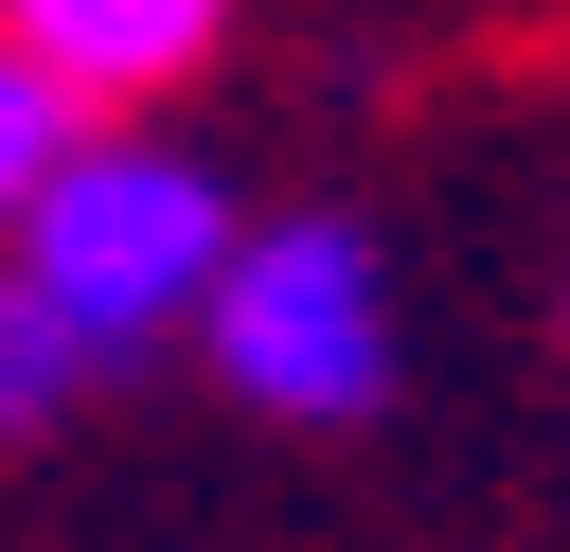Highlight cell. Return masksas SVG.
<instances>
[{
  "label": "cell",
  "instance_id": "4",
  "mask_svg": "<svg viewBox=\"0 0 570 552\" xmlns=\"http://www.w3.org/2000/svg\"><path fill=\"white\" fill-rule=\"evenodd\" d=\"M71 392H89V356H71V321L0 267V445H36V427H71Z\"/></svg>",
  "mask_w": 570,
  "mask_h": 552
},
{
  "label": "cell",
  "instance_id": "1",
  "mask_svg": "<svg viewBox=\"0 0 570 552\" xmlns=\"http://www.w3.org/2000/svg\"><path fill=\"white\" fill-rule=\"evenodd\" d=\"M0 267L71 321V356H89V374H125V356L196 338L214 267H232V178H214V160H178V142H142V125H71V142L36 160V196H18Z\"/></svg>",
  "mask_w": 570,
  "mask_h": 552
},
{
  "label": "cell",
  "instance_id": "5",
  "mask_svg": "<svg viewBox=\"0 0 570 552\" xmlns=\"http://www.w3.org/2000/svg\"><path fill=\"white\" fill-rule=\"evenodd\" d=\"M53 142H71V107L0 53V231H18V196H36V160H53Z\"/></svg>",
  "mask_w": 570,
  "mask_h": 552
},
{
  "label": "cell",
  "instance_id": "2",
  "mask_svg": "<svg viewBox=\"0 0 570 552\" xmlns=\"http://www.w3.org/2000/svg\"><path fill=\"white\" fill-rule=\"evenodd\" d=\"M196 338H214V374H232L249 410H285V427H356V410L392 392V267H374V231H356V214L232 231V267H214Z\"/></svg>",
  "mask_w": 570,
  "mask_h": 552
},
{
  "label": "cell",
  "instance_id": "3",
  "mask_svg": "<svg viewBox=\"0 0 570 552\" xmlns=\"http://www.w3.org/2000/svg\"><path fill=\"white\" fill-rule=\"evenodd\" d=\"M232 0H0V53L89 125V107H160L178 71H214Z\"/></svg>",
  "mask_w": 570,
  "mask_h": 552
}]
</instances>
